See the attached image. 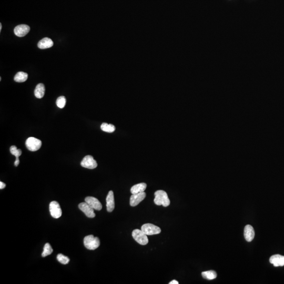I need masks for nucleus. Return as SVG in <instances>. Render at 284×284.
<instances>
[{
    "instance_id": "6",
    "label": "nucleus",
    "mask_w": 284,
    "mask_h": 284,
    "mask_svg": "<svg viewBox=\"0 0 284 284\" xmlns=\"http://www.w3.org/2000/svg\"><path fill=\"white\" fill-rule=\"evenodd\" d=\"M50 212L54 218H58L62 216V212L60 204L56 201H52L50 204Z\"/></svg>"
},
{
    "instance_id": "27",
    "label": "nucleus",
    "mask_w": 284,
    "mask_h": 284,
    "mask_svg": "<svg viewBox=\"0 0 284 284\" xmlns=\"http://www.w3.org/2000/svg\"><path fill=\"white\" fill-rule=\"evenodd\" d=\"M179 282H177V281H175V280H173V281H171V282L169 283V284H178Z\"/></svg>"
},
{
    "instance_id": "15",
    "label": "nucleus",
    "mask_w": 284,
    "mask_h": 284,
    "mask_svg": "<svg viewBox=\"0 0 284 284\" xmlns=\"http://www.w3.org/2000/svg\"><path fill=\"white\" fill-rule=\"evenodd\" d=\"M54 43L51 39L48 38H43L40 40L38 44V46L40 49H46L50 48L53 46Z\"/></svg>"
},
{
    "instance_id": "13",
    "label": "nucleus",
    "mask_w": 284,
    "mask_h": 284,
    "mask_svg": "<svg viewBox=\"0 0 284 284\" xmlns=\"http://www.w3.org/2000/svg\"><path fill=\"white\" fill-rule=\"evenodd\" d=\"M270 263H272L275 267L284 266V256L281 255H274L270 257L269 259Z\"/></svg>"
},
{
    "instance_id": "23",
    "label": "nucleus",
    "mask_w": 284,
    "mask_h": 284,
    "mask_svg": "<svg viewBox=\"0 0 284 284\" xmlns=\"http://www.w3.org/2000/svg\"><path fill=\"white\" fill-rule=\"evenodd\" d=\"M57 259L58 262L63 265H66L70 262V259L67 256L62 255L61 254H59L57 256Z\"/></svg>"
},
{
    "instance_id": "2",
    "label": "nucleus",
    "mask_w": 284,
    "mask_h": 284,
    "mask_svg": "<svg viewBox=\"0 0 284 284\" xmlns=\"http://www.w3.org/2000/svg\"><path fill=\"white\" fill-rule=\"evenodd\" d=\"M84 246L89 250H95L99 246L100 241L99 238L94 237L92 235L86 236L84 239Z\"/></svg>"
},
{
    "instance_id": "10",
    "label": "nucleus",
    "mask_w": 284,
    "mask_h": 284,
    "mask_svg": "<svg viewBox=\"0 0 284 284\" xmlns=\"http://www.w3.org/2000/svg\"><path fill=\"white\" fill-rule=\"evenodd\" d=\"M146 195L144 192L132 194L130 198V205L133 207L137 206L145 198Z\"/></svg>"
},
{
    "instance_id": "26",
    "label": "nucleus",
    "mask_w": 284,
    "mask_h": 284,
    "mask_svg": "<svg viewBox=\"0 0 284 284\" xmlns=\"http://www.w3.org/2000/svg\"><path fill=\"white\" fill-rule=\"evenodd\" d=\"M19 164H20V160H19V158H16V161L14 162V165L17 166L19 165Z\"/></svg>"
},
{
    "instance_id": "17",
    "label": "nucleus",
    "mask_w": 284,
    "mask_h": 284,
    "mask_svg": "<svg viewBox=\"0 0 284 284\" xmlns=\"http://www.w3.org/2000/svg\"><path fill=\"white\" fill-rule=\"evenodd\" d=\"M45 86L42 83H39L35 87L34 91V95L35 97L38 98H43L45 94Z\"/></svg>"
},
{
    "instance_id": "25",
    "label": "nucleus",
    "mask_w": 284,
    "mask_h": 284,
    "mask_svg": "<svg viewBox=\"0 0 284 284\" xmlns=\"http://www.w3.org/2000/svg\"><path fill=\"white\" fill-rule=\"evenodd\" d=\"M5 187H6V184L5 183H4L3 182L1 181L0 182V189L2 190V189L5 188Z\"/></svg>"
},
{
    "instance_id": "1",
    "label": "nucleus",
    "mask_w": 284,
    "mask_h": 284,
    "mask_svg": "<svg viewBox=\"0 0 284 284\" xmlns=\"http://www.w3.org/2000/svg\"><path fill=\"white\" fill-rule=\"evenodd\" d=\"M154 203L157 205H162L167 207L170 205V200L168 197L167 194L164 190H158L155 192V194Z\"/></svg>"
},
{
    "instance_id": "24",
    "label": "nucleus",
    "mask_w": 284,
    "mask_h": 284,
    "mask_svg": "<svg viewBox=\"0 0 284 284\" xmlns=\"http://www.w3.org/2000/svg\"><path fill=\"white\" fill-rule=\"evenodd\" d=\"M10 152L12 155L16 156V158H19L22 154L21 149H17L16 146H12L10 147Z\"/></svg>"
},
{
    "instance_id": "9",
    "label": "nucleus",
    "mask_w": 284,
    "mask_h": 284,
    "mask_svg": "<svg viewBox=\"0 0 284 284\" xmlns=\"http://www.w3.org/2000/svg\"><path fill=\"white\" fill-rule=\"evenodd\" d=\"M30 30V28L28 25L26 24H21L16 26L14 28V34L18 37H23L28 34Z\"/></svg>"
},
{
    "instance_id": "14",
    "label": "nucleus",
    "mask_w": 284,
    "mask_h": 284,
    "mask_svg": "<svg viewBox=\"0 0 284 284\" xmlns=\"http://www.w3.org/2000/svg\"><path fill=\"white\" fill-rule=\"evenodd\" d=\"M244 237L245 240L248 242L252 241L255 237V231L253 227L250 225H247L244 228Z\"/></svg>"
},
{
    "instance_id": "3",
    "label": "nucleus",
    "mask_w": 284,
    "mask_h": 284,
    "mask_svg": "<svg viewBox=\"0 0 284 284\" xmlns=\"http://www.w3.org/2000/svg\"><path fill=\"white\" fill-rule=\"evenodd\" d=\"M132 236L135 241L142 245H145L149 243V240L147 235L142 231V230L136 229L132 232Z\"/></svg>"
},
{
    "instance_id": "21",
    "label": "nucleus",
    "mask_w": 284,
    "mask_h": 284,
    "mask_svg": "<svg viewBox=\"0 0 284 284\" xmlns=\"http://www.w3.org/2000/svg\"><path fill=\"white\" fill-rule=\"evenodd\" d=\"M44 250L42 254V256L45 257L47 256L51 255L53 252V248H52L51 246L49 243H46L44 247Z\"/></svg>"
},
{
    "instance_id": "5",
    "label": "nucleus",
    "mask_w": 284,
    "mask_h": 284,
    "mask_svg": "<svg viewBox=\"0 0 284 284\" xmlns=\"http://www.w3.org/2000/svg\"><path fill=\"white\" fill-rule=\"evenodd\" d=\"M141 230L147 235L158 234L161 231L160 228L152 224L143 225L141 227Z\"/></svg>"
},
{
    "instance_id": "22",
    "label": "nucleus",
    "mask_w": 284,
    "mask_h": 284,
    "mask_svg": "<svg viewBox=\"0 0 284 284\" xmlns=\"http://www.w3.org/2000/svg\"><path fill=\"white\" fill-rule=\"evenodd\" d=\"M56 103L57 107L60 108H63L65 107L66 103V98L63 96H60L59 98H57Z\"/></svg>"
},
{
    "instance_id": "11",
    "label": "nucleus",
    "mask_w": 284,
    "mask_h": 284,
    "mask_svg": "<svg viewBox=\"0 0 284 284\" xmlns=\"http://www.w3.org/2000/svg\"><path fill=\"white\" fill-rule=\"evenodd\" d=\"M85 201L87 203V204L91 206L94 210L96 211H101L102 208V205L101 203V202L98 200L96 198L94 197H86L85 199Z\"/></svg>"
},
{
    "instance_id": "19",
    "label": "nucleus",
    "mask_w": 284,
    "mask_h": 284,
    "mask_svg": "<svg viewBox=\"0 0 284 284\" xmlns=\"http://www.w3.org/2000/svg\"><path fill=\"white\" fill-rule=\"evenodd\" d=\"M202 275L205 279L212 280L217 277V273L214 270H208L202 273Z\"/></svg>"
},
{
    "instance_id": "4",
    "label": "nucleus",
    "mask_w": 284,
    "mask_h": 284,
    "mask_svg": "<svg viewBox=\"0 0 284 284\" xmlns=\"http://www.w3.org/2000/svg\"><path fill=\"white\" fill-rule=\"evenodd\" d=\"M26 146L29 151L35 152L38 151L42 146L41 140L33 137L28 138L25 142Z\"/></svg>"
},
{
    "instance_id": "8",
    "label": "nucleus",
    "mask_w": 284,
    "mask_h": 284,
    "mask_svg": "<svg viewBox=\"0 0 284 284\" xmlns=\"http://www.w3.org/2000/svg\"><path fill=\"white\" fill-rule=\"evenodd\" d=\"M79 208L84 213L87 218H94L95 217L94 209L86 202L81 203L79 205Z\"/></svg>"
},
{
    "instance_id": "20",
    "label": "nucleus",
    "mask_w": 284,
    "mask_h": 284,
    "mask_svg": "<svg viewBox=\"0 0 284 284\" xmlns=\"http://www.w3.org/2000/svg\"><path fill=\"white\" fill-rule=\"evenodd\" d=\"M101 130L104 132H108V133H113L115 130V127L113 124L106 123H103L101 125Z\"/></svg>"
},
{
    "instance_id": "18",
    "label": "nucleus",
    "mask_w": 284,
    "mask_h": 284,
    "mask_svg": "<svg viewBox=\"0 0 284 284\" xmlns=\"http://www.w3.org/2000/svg\"><path fill=\"white\" fill-rule=\"evenodd\" d=\"M28 78V74L23 72H19L14 76V80L18 83L25 82Z\"/></svg>"
},
{
    "instance_id": "12",
    "label": "nucleus",
    "mask_w": 284,
    "mask_h": 284,
    "mask_svg": "<svg viewBox=\"0 0 284 284\" xmlns=\"http://www.w3.org/2000/svg\"><path fill=\"white\" fill-rule=\"evenodd\" d=\"M106 200L107 211L108 212H113L115 208V201L114 193L112 190H110V192H108Z\"/></svg>"
},
{
    "instance_id": "28",
    "label": "nucleus",
    "mask_w": 284,
    "mask_h": 284,
    "mask_svg": "<svg viewBox=\"0 0 284 284\" xmlns=\"http://www.w3.org/2000/svg\"><path fill=\"white\" fill-rule=\"evenodd\" d=\"M2 24L0 23V31H1V30H2Z\"/></svg>"
},
{
    "instance_id": "7",
    "label": "nucleus",
    "mask_w": 284,
    "mask_h": 284,
    "mask_svg": "<svg viewBox=\"0 0 284 284\" xmlns=\"http://www.w3.org/2000/svg\"><path fill=\"white\" fill-rule=\"evenodd\" d=\"M81 166L89 169H94L98 166V163L91 155L85 156L80 163Z\"/></svg>"
},
{
    "instance_id": "16",
    "label": "nucleus",
    "mask_w": 284,
    "mask_h": 284,
    "mask_svg": "<svg viewBox=\"0 0 284 284\" xmlns=\"http://www.w3.org/2000/svg\"><path fill=\"white\" fill-rule=\"evenodd\" d=\"M146 187H147L146 184L144 183L137 184L132 187V188L131 189V192L132 194H137L144 192L146 188Z\"/></svg>"
}]
</instances>
